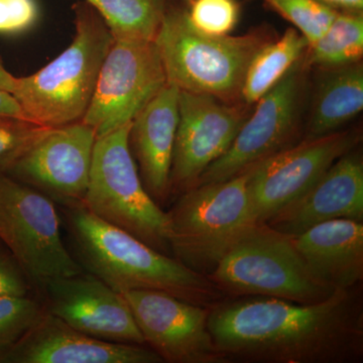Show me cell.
I'll use <instances>...</instances> for the list:
<instances>
[{"label": "cell", "instance_id": "cell-29", "mask_svg": "<svg viewBox=\"0 0 363 363\" xmlns=\"http://www.w3.org/2000/svg\"><path fill=\"white\" fill-rule=\"evenodd\" d=\"M30 281L11 252L0 247V297L28 296Z\"/></svg>", "mask_w": 363, "mask_h": 363}, {"label": "cell", "instance_id": "cell-11", "mask_svg": "<svg viewBox=\"0 0 363 363\" xmlns=\"http://www.w3.org/2000/svg\"><path fill=\"white\" fill-rule=\"evenodd\" d=\"M359 128L302 140L253 164L247 190L253 216L264 223L323 175L339 157L362 142Z\"/></svg>", "mask_w": 363, "mask_h": 363}, {"label": "cell", "instance_id": "cell-13", "mask_svg": "<svg viewBox=\"0 0 363 363\" xmlns=\"http://www.w3.org/2000/svg\"><path fill=\"white\" fill-rule=\"evenodd\" d=\"M145 344L162 362L229 363L208 327L209 308L154 290L123 294Z\"/></svg>", "mask_w": 363, "mask_h": 363}, {"label": "cell", "instance_id": "cell-27", "mask_svg": "<svg viewBox=\"0 0 363 363\" xmlns=\"http://www.w3.org/2000/svg\"><path fill=\"white\" fill-rule=\"evenodd\" d=\"M45 311V305L28 296L0 297V351L18 342Z\"/></svg>", "mask_w": 363, "mask_h": 363}, {"label": "cell", "instance_id": "cell-3", "mask_svg": "<svg viewBox=\"0 0 363 363\" xmlns=\"http://www.w3.org/2000/svg\"><path fill=\"white\" fill-rule=\"evenodd\" d=\"M276 38L262 26L242 35H203L189 25L184 6L169 0L155 43L169 84L236 104L250 62Z\"/></svg>", "mask_w": 363, "mask_h": 363}, {"label": "cell", "instance_id": "cell-26", "mask_svg": "<svg viewBox=\"0 0 363 363\" xmlns=\"http://www.w3.org/2000/svg\"><path fill=\"white\" fill-rule=\"evenodd\" d=\"M51 130L28 119L0 116V174H7Z\"/></svg>", "mask_w": 363, "mask_h": 363}, {"label": "cell", "instance_id": "cell-22", "mask_svg": "<svg viewBox=\"0 0 363 363\" xmlns=\"http://www.w3.org/2000/svg\"><path fill=\"white\" fill-rule=\"evenodd\" d=\"M363 58V11H338L326 32L304 55L311 70L352 65Z\"/></svg>", "mask_w": 363, "mask_h": 363}, {"label": "cell", "instance_id": "cell-6", "mask_svg": "<svg viewBox=\"0 0 363 363\" xmlns=\"http://www.w3.org/2000/svg\"><path fill=\"white\" fill-rule=\"evenodd\" d=\"M207 278L226 298L264 296L314 304L336 292L310 272L292 236L267 223L248 228Z\"/></svg>", "mask_w": 363, "mask_h": 363}, {"label": "cell", "instance_id": "cell-19", "mask_svg": "<svg viewBox=\"0 0 363 363\" xmlns=\"http://www.w3.org/2000/svg\"><path fill=\"white\" fill-rule=\"evenodd\" d=\"M292 240L308 269L318 281L335 290L362 285V222L334 219L292 236Z\"/></svg>", "mask_w": 363, "mask_h": 363}, {"label": "cell", "instance_id": "cell-25", "mask_svg": "<svg viewBox=\"0 0 363 363\" xmlns=\"http://www.w3.org/2000/svg\"><path fill=\"white\" fill-rule=\"evenodd\" d=\"M296 30L302 33L309 45L316 42L329 28L337 9L318 0H262Z\"/></svg>", "mask_w": 363, "mask_h": 363}, {"label": "cell", "instance_id": "cell-20", "mask_svg": "<svg viewBox=\"0 0 363 363\" xmlns=\"http://www.w3.org/2000/svg\"><path fill=\"white\" fill-rule=\"evenodd\" d=\"M316 80L305 117L302 140L342 130L363 109V64L315 69Z\"/></svg>", "mask_w": 363, "mask_h": 363}, {"label": "cell", "instance_id": "cell-7", "mask_svg": "<svg viewBox=\"0 0 363 363\" xmlns=\"http://www.w3.org/2000/svg\"><path fill=\"white\" fill-rule=\"evenodd\" d=\"M130 124L96 138L82 205L101 220L172 255L168 214L143 187L128 143Z\"/></svg>", "mask_w": 363, "mask_h": 363}, {"label": "cell", "instance_id": "cell-32", "mask_svg": "<svg viewBox=\"0 0 363 363\" xmlns=\"http://www.w3.org/2000/svg\"><path fill=\"white\" fill-rule=\"evenodd\" d=\"M16 85V77L6 70V66L0 58V89L13 93Z\"/></svg>", "mask_w": 363, "mask_h": 363}, {"label": "cell", "instance_id": "cell-24", "mask_svg": "<svg viewBox=\"0 0 363 363\" xmlns=\"http://www.w3.org/2000/svg\"><path fill=\"white\" fill-rule=\"evenodd\" d=\"M189 25L210 37H224L233 32L240 16L238 0H183Z\"/></svg>", "mask_w": 363, "mask_h": 363}, {"label": "cell", "instance_id": "cell-21", "mask_svg": "<svg viewBox=\"0 0 363 363\" xmlns=\"http://www.w3.org/2000/svg\"><path fill=\"white\" fill-rule=\"evenodd\" d=\"M308 47L307 39L295 28H288L281 37L264 45L248 66L241 101L255 106L304 56Z\"/></svg>", "mask_w": 363, "mask_h": 363}, {"label": "cell", "instance_id": "cell-1", "mask_svg": "<svg viewBox=\"0 0 363 363\" xmlns=\"http://www.w3.org/2000/svg\"><path fill=\"white\" fill-rule=\"evenodd\" d=\"M362 285L302 304L264 296L225 298L208 327L229 362L358 363L363 359Z\"/></svg>", "mask_w": 363, "mask_h": 363}, {"label": "cell", "instance_id": "cell-4", "mask_svg": "<svg viewBox=\"0 0 363 363\" xmlns=\"http://www.w3.org/2000/svg\"><path fill=\"white\" fill-rule=\"evenodd\" d=\"M73 13L70 45L40 70L16 77L13 92L26 117L47 128L84 118L113 40L109 26L84 0L74 4Z\"/></svg>", "mask_w": 363, "mask_h": 363}, {"label": "cell", "instance_id": "cell-30", "mask_svg": "<svg viewBox=\"0 0 363 363\" xmlns=\"http://www.w3.org/2000/svg\"><path fill=\"white\" fill-rule=\"evenodd\" d=\"M0 116L28 119L13 93L2 89H0Z\"/></svg>", "mask_w": 363, "mask_h": 363}, {"label": "cell", "instance_id": "cell-14", "mask_svg": "<svg viewBox=\"0 0 363 363\" xmlns=\"http://www.w3.org/2000/svg\"><path fill=\"white\" fill-rule=\"evenodd\" d=\"M96 138L82 121L52 128L6 175L64 208L82 205Z\"/></svg>", "mask_w": 363, "mask_h": 363}, {"label": "cell", "instance_id": "cell-17", "mask_svg": "<svg viewBox=\"0 0 363 363\" xmlns=\"http://www.w3.org/2000/svg\"><path fill=\"white\" fill-rule=\"evenodd\" d=\"M363 221V157L359 145L337 161L264 223L289 236L334 219Z\"/></svg>", "mask_w": 363, "mask_h": 363}, {"label": "cell", "instance_id": "cell-10", "mask_svg": "<svg viewBox=\"0 0 363 363\" xmlns=\"http://www.w3.org/2000/svg\"><path fill=\"white\" fill-rule=\"evenodd\" d=\"M168 84L155 40L116 37L102 64L84 121L97 138L130 123Z\"/></svg>", "mask_w": 363, "mask_h": 363}, {"label": "cell", "instance_id": "cell-18", "mask_svg": "<svg viewBox=\"0 0 363 363\" xmlns=\"http://www.w3.org/2000/svg\"><path fill=\"white\" fill-rule=\"evenodd\" d=\"M179 92L167 84L136 114L128 143L140 180L160 207L171 199L169 174L179 121Z\"/></svg>", "mask_w": 363, "mask_h": 363}, {"label": "cell", "instance_id": "cell-15", "mask_svg": "<svg viewBox=\"0 0 363 363\" xmlns=\"http://www.w3.org/2000/svg\"><path fill=\"white\" fill-rule=\"evenodd\" d=\"M45 308L91 337L114 343L145 345L130 305L123 294L93 274L50 279L40 286Z\"/></svg>", "mask_w": 363, "mask_h": 363}, {"label": "cell", "instance_id": "cell-9", "mask_svg": "<svg viewBox=\"0 0 363 363\" xmlns=\"http://www.w3.org/2000/svg\"><path fill=\"white\" fill-rule=\"evenodd\" d=\"M60 225L54 201L0 174V241L38 286L83 272L67 250Z\"/></svg>", "mask_w": 363, "mask_h": 363}, {"label": "cell", "instance_id": "cell-2", "mask_svg": "<svg viewBox=\"0 0 363 363\" xmlns=\"http://www.w3.org/2000/svg\"><path fill=\"white\" fill-rule=\"evenodd\" d=\"M78 264L116 292L154 290L211 309L225 298L214 284L83 205L64 208Z\"/></svg>", "mask_w": 363, "mask_h": 363}, {"label": "cell", "instance_id": "cell-12", "mask_svg": "<svg viewBox=\"0 0 363 363\" xmlns=\"http://www.w3.org/2000/svg\"><path fill=\"white\" fill-rule=\"evenodd\" d=\"M252 111L243 102L228 104L210 95L179 92L171 198L194 187L205 169L225 154Z\"/></svg>", "mask_w": 363, "mask_h": 363}, {"label": "cell", "instance_id": "cell-28", "mask_svg": "<svg viewBox=\"0 0 363 363\" xmlns=\"http://www.w3.org/2000/svg\"><path fill=\"white\" fill-rule=\"evenodd\" d=\"M39 18L35 0H0V35L26 32Z\"/></svg>", "mask_w": 363, "mask_h": 363}, {"label": "cell", "instance_id": "cell-31", "mask_svg": "<svg viewBox=\"0 0 363 363\" xmlns=\"http://www.w3.org/2000/svg\"><path fill=\"white\" fill-rule=\"evenodd\" d=\"M337 11H363V0H318Z\"/></svg>", "mask_w": 363, "mask_h": 363}, {"label": "cell", "instance_id": "cell-23", "mask_svg": "<svg viewBox=\"0 0 363 363\" xmlns=\"http://www.w3.org/2000/svg\"><path fill=\"white\" fill-rule=\"evenodd\" d=\"M116 37L155 40L169 0H84Z\"/></svg>", "mask_w": 363, "mask_h": 363}, {"label": "cell", "instance_id": "cell-8", "mask_svg": "<svg viewBox=\"0 0 363 363\" xmlns=\"http://www.w3.org/2000/svg\"><path fill=\"white\" fill-rule=\"evenodd\" d=\"M311 71L303 56L255 104L225 154L205 169L195 186L228 180L302 140Z\"/></svg>", "mask_w": 363, "mask_h": 363}, {"label": "cell", "instance_id": "cell-5", "mask_svg": "<svg viewBox=\"0 0 363 363\" xmlns=\"http://www.w3.org/2000/svg\"><path fill=\"white\" fill-rule=\"evenodd\" d=\"M252 168L228 180L189 189L167 212L171 253L184 266L209 276L238 238L257 223L247 190Z\"/></svg>", "mask_w": 363, "mask_h": 363}, {"label": "cell", "instance_id": "cell-16", "mask_svg": "<svg viewBox=\"0 0 363 363\" xmlns=\"http://www.w3.org/2000/svg\"><path fill=\"white\" fill-rule=\"evenodd\" d=\"M162 362L150 347L91 337L47 310L18 342L0 351V363Z\"/></svg>", "mask_w": 363, "mask_h": 363}]
</instances>
